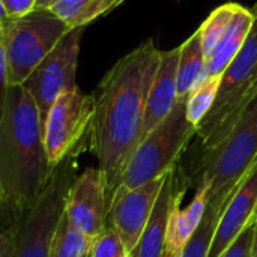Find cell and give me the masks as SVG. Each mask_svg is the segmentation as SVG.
<instances>
[{
  "instance_id": "cell-1",
  "label": "cell",
  "mask_w": 257,
  "mask_h": 257,
  "mask_svg": "<svg viewBox=\"0 0 257 257\" xmlns=\"http://www.w3.org/2000/svg\"><path fill=\"white\" fill-rule=\"evenodd\" d=\"M152 39L119 59L95 89L89 148L104 176L108 200L142 139L148 93L160 63Z\"/></svg>"
},
{
  "instance_id": "cell-2",
  "label": "cell",
  "mask_w": 257,
  "mask_h": 257,
  "mask_svg": "<svg viewBox=\"0 0 257 257\" xmlns=\"http://www.w3.org/2000/svg\"><path fill=\"white\" fill-rule=\"evenodd\" d=\"M53 167L44 146L38 105L23 86H9L0 120V190L3 200L26 209L42 193Z\"/></svg>"
},
{
  "instance_id": "cell-3",
  "label": "cell",
  "mask_w": 257,
  "mask_h": 257,
  "mask_svg": "<svg viewBox=\"0 0 257 257\" xmlns=\"http://www.w3.org/2000/svg\"><path fill=\"white\" fill-rule=\"evenodd\" d=\"M181 164L188 187L206 188V211L221 217L244 176L257 161V95L212 146L199 148Z\"/></svg>"
},
{
  "instance_id": "cell-4",
  "label": "cell",
  "mask_w": 257,
  "mask_h": 257,
  "mask_svg": "<svg viewBox=\"0 0 257 257\" xmlns=\"http://www.w3.org/2000/svg\"><path fill=\"white\" fill-rule=\"evenodd\" d=\"M253 12L251 32L238 56L223 72L215 101L196 128V146L199 148L217 143L257 95V9Z\"/></svg>"
},
{
  "instance_id": "cell-5",
  "label": "cell",
  "mask_w": 257,
  "mask_h": 257,
  "mask_svg": "<svg viewBox=\"0 0 257 257\" xmlns=\"http://www.w3.org/2000/svg\"><path fill=\"white\" fill-rule=\"evenodd\" d=\"M194 137L196 126L187 119L185 99H178L172 111L139 142L122 172L117 188H136L164 176L179 163Z\"/></svg>"
},
{
  "instance_id": "cell-6",
  "label": "cell",
  "mask_w": 257,
  "mask_h": 257,
  "mask_svg": "<svg viewBox=\"0 0 257 257\" xmlns=\"http://www.w3.org/2000/svg\"><path fill=\"white\" fill-rule=\"evenodd\" d=\"M89 145L66 155L53 170L48 184L20 220L12 257H50L53 236L65 212L68 190L75 179L77 160Z\"/></svg>"
},
{
  "instance_id": "cell-7",
  "label": "cell",
  "mask_w": 257,
  "mask_h": 257,
  "mask_svg": "<svg viewBox=\"0 0 257 257\" xmlns=\"http://www.w3.org/2000/svg\"><path fill=\"white\" fill-rule=\"evenodd\" d=\"M68 32V26L48 9H35L21 18L9 20L0 35L8 84H23Z\"/></svg>"
},
{
  "instance_id": "cell-8",
  "label": "cell",
  "mask_w": 257,
  "mask_h": 257,
  "mask_svg": "<svg viewBox=\"0 0 257 257\" xmlns=\"http://www.w3.org/2000/svg\"><path fill=\"white\" fill-rule=\"evenodd\" d=\"M92 116L93 95L81 92L78 86L56 99L44 122V146L53 169L72 151L89 145Z\"/></svg>"
},
{
  "instance_id": "cell-9",
  "label": "cell",
  "mask_w": 257,
  "mask_h": 257,
  "mask_svg": "<svg viewBox=\"0 0 257 257\" xmlns=\"http://www.w3.org/2000/svg\"><path fill=\"white\" fill-rule=\"evenodd\" d=\"M254 12L239 3H224L214 9L199 27L208 77H221L244 47Z\"/></svg>"
},
{
  "instance_id": "cell-10",
  "label": "cell",
  "mask_w": 257,
  "mask_h": 257,
  "mask_svg": "<svg viewBox=\"0 0 257 257\" xmlns=\"http://www.w3.org/2000/svg\"><path fill=\"white\" fill-rule=\"evenodd\" d=\"M83 29L68 32L23 83L38 105L42 125L56 99L63 92L77 87L75 74Z\"/></svg>"
},
{
  "instance_id": "cell-11",
  "label": "cell",
  "mask_w": 257,
  "mask_h": 257,
  "mask_svg": "<svg viewBox=\"0 0 257 257\" xmlns=\"http://www.w3.org/2000/svg\"><path fill=\"white\" fill-rule=\"evenodd\" d=\"M108 193L102 173L98 167H87L72 181L66 200L65 217L81 233L95 238L107 224Z\"/></svg>"
},
{
  "instance_id": "cell-12",
  "label": "cell",
  "mask_w": 257,
  "mask_h": 257,
  "mask_svg": "<svg viewBox=\"0 0 257 257\" xmlns=\"http://www.w3.org/2000/svg\"><path fill=\"white\" fill-rule=\"evenodd\" d=\"M164 178L166 175L130 190L117 188L110 199L107 223L116 230L128 254L142 236Z\"/></svg>"
},
{
  "instance_id": "cell-13",
  "label": "cell",
  "mask_w": 257,
  "mask_h": 257,
  "mask_svg": "<svg viewBox=\"0 0 257 257\" xmlns=\"http://www.w3.org/2000/svg\"><path fill=\"white\" fill-rule=\"evenodd\" d=\"M188 184L182 173L181 164L173 166L164 178L149 220L142 232L139 242L128 257H164V242L167 223L173 205L178 199H184Z\"/></svg>"
},
{
  "instance_id": "cell-14",
  "label": "cell",
  "mask_w": 257,
  "mask_h": 257,
  "mask_svg": "<svg viewBox=\"0 0 257 257\" xmlns=\"http://www.w3.org/2000/svg\"><path fill=\"white\" fill-rule=\"evenodd\" d=\"M257 208V161L226 205L211 242L208 257H220L253 220Z\"/></svg>"
},
{
  "instance_id": "cell-15",
  "label": "cell",
  "mask_w": 257,
  "mask_h": 257,
  "mask_svg": "<svg viewBox=\"0 0 257 257\" xmlns=\"http://www.w3.org/2000/svg\"><path fill=\"white\" fill-rule=\"evenodd\" d=\"M178 59H179V47L160 51V63L148 93L142 139L148 133H151L172 111L175 102L178 101V93H176Z\"/></svg>"
},
{
  "instance_id": "cell-16",
  "label": "cell",
  "mask_w": 257,
  "mask_h": 257,
  "mask_svg": "<svg viewBox=\"0 0 257 257\" xmlns=\"http://www.w3.org/2000/svg\"><path fill=\"white\" fill-rule=\"evenodd\" d=\"M181 203L182 199H178L169 217L164 257H179L185 244L199 227L206 209V188L199 187L193 200L185 209H181Z\"/></svg>"
},
{
  "instance_id": "cell-17",
  "label": "cell",
  "mask_w": 257,
  "mask_h": 257,
  "mask_svg": "<svg viewBox=\"0 0 257 257\" xmlns=\"http://www.w3.org/2000/svg\"><path fill=\"white\" fill-rule=\"evenodd\" d=\"M206 60L202 47V38L196 30L182 45H179L178 74H176V93L178 99L187 96L206 80Z\"/></svg>"
},
{
  "instance_id": "cell-18",
  "label": "cell",
  "mask_w": 257,
  "mask_h": 257,
  "mask_svg": "<svg viewBox=\"0 0 257 257\" xmlns=\"http://www.w3.org/2000/svg\"><path fill=\"white\" fill-rule=\"evenodd\" d=\"M120 3V0H57L48 11L60 18L69 30H74L86 27Z\"/></svg>"
},
{
  "instance_id": "cell-19",
  "label": "cell",
  "mask_w": 257,
  "mask_h": 257,
  "mask_svg": "<svg viewBox=\"0 0 257 257\" xmlns=\"http://www.w3.org/2000/svg\"><path fill=\"white\" fill-rule=\"evenodd\" d=\"M92 241V238L77 230L68 221L63 212L53 236L50 257H87L90 253Z\"/></svg>"
},
{
  "instance_id": "cell-20",
  "label": "cell",
  "mask_w": 257,
  "mask_h": 257,
  "mask_svg": "<svg viewBox=\"0 0 257 257\" xmlns=\"http://www.w3.org/2000/svg\"><path fill=\"white\" fill-rule=\"evenodd\" d=\"M221 77H206L203 83H200L185 99V114L188 122L193 126H199L200 122L205 119L208 111L211 110L218 87H220Z\"/></svg>"
},
{
  "instance_id": "cell-21",
  "label": "cell",
  "mask_w": 257,
  "mask_h": 257,
  "mask_svg": "<svg viewBox=\"0 0 257 257\" xmlns=\"http://www.w3.org/2000/svg\"><path fill=\"white\" fill-rule=\"evenodd\" d=\"M218 220H220L218 215L205 209V215L199 227L196 229L190 241L185 244L179 257H208Z\"/></svg>"
},
{
  "instance_id": "cell-22",
  "label": "cell",
  "mask_w": 257,
  "mask_h": 257,
  "mask_svg": "<svg viewBox=\"0 0 257 257\" xmlns=\"http://www.w3.org/2000/svg\"><path fill=\"white\" fill-rule=\"evenodd\" d=\"M24 209L2 200L0 202V257H12L17 229Z\"/></svg>"
},
{
  "instance_id": "cell-23",
  "label": "cell",
  "mask_w": 257,
  "mask_h": 257,
  "mask_svg": "<svg viewBox=\"0 0 257 257\" xmlns=\"http://www.w3.org/2000/svg\"><path fill=\"white\" fill-rule=\"evenodd\" d=\"M89 257H128V251L116 230L107 223L93 238Z\"/></svg>"
},
{
  "instance_id": "cell-24",
  "label": "cell",
  "mask_w": 257,
  "mask_h": 257,
  "mask_svg": "<svg viewBox=\"0 0 257 257\" xmlns=\"http://www.w3.org/2000/svg\"><path fill=\"white\" fill-rule=\"evenodd\" d=\"M253 235H254V226L251 220L247 224V227L239 233V236L226 248V251L220 257H250L253 247Z\"/></svg>"
},
{
  "instance_id": "cell-25",
  "label": "cell",
  "mask_w": 257,
  "mask_h": 257,
  "mask_svg": "<svg viewBox=\"0 0 257 257\" xmlns=\"http://www.w3.org/2000/svg\"><path fill=\"white\" fill-rule=\"evenodd\" d=\"M9 20L21 18L36 9L35 0H0Z\"/></svg>"
},
{
  "instance_id": "cell-26",
  "label": "cell",
  "mask_w": 257,
  "mask_h": 257,
  "mask_svg": "<svg viewBox=\"0 0 257 257\" xmlns=\"http://www.w3.org/2000/svg\"><path fill=\"white\" fill-rule=\"evenodd\" d=\"M8 75H6V59H5V50L3 42L0 36V120L5 111V102H6V93H8Z\"/></svg>"
},
{
  "instance_id": "cell-27",
  "label": "cell",
  "mask_w": 257,
  "mask_h": 257,
  "mask_svg": "<svg viewBox=\"0 0 257 257\" xmlns=\"http://www.w3.org/2000/svg\"><path fill=\"white\" fill-rule=\"evenodd\" d=\"M253 226H254V235H253V247H251V254L250 257H257V208L253 217Z\"/></svg>"
},
{
  "instance_id": "cell-28",
  "label": "cell",
  "mask_w": 257,
  "mask_h": 257,
  "mask_svg": "<svg viewBox=\"0 0 257 257\" xmlns=\"http://www.w3.org/2000/svg\"><path fill=\"white\" fill-rule=\"evenodd\" d=\"M8 23H9V18H8V15H6V12H5V9H3V5H2V2H0V35L5 32Z\"/></svg>"
},
{
  "instance_id": "cell-29",
  "label": "cell",
  "mask_w": 257,
  "mask_h": 257,
  "mask_svg": "<svg viewBox=\"0 0 257 257\" xmlns=\"http://www.w3.org/2000/svg\"><path fill=\"white\" fill-rule=\"evenodd\" d=\"M57 0H35L36 9H50Z\"/></svg>"
},
{
  "instance_id": "cell-30",
  "label": "cell",
  "mask_w": 257,
  "mask_h": 257,
  "mask_svg": "<svg viewBox=\"0 0 257 257\" xmlns=\"http://www.w3.org/2000/svg\"><path fill=\"white\" fill-rule=\"evenodd\" d=\"M3 200V196H2V190H0V202Z\"/></svg>"
},
{
  "instance_id": "cell-31",
  "label": "cell",
  "mask_w": 257,
  "mask_h": 257,
  "mask_svg": "<svg viewBox=\"0 0 257 257\" xmlns=\"http://www.w3.org/2000/svg\"><path fill=\"white\" fill-rule=\"evenodd\" d=\"M254 9H257V3H256V6H254Z\"/></svg>"
},
{
  "instance_id": "cell-32",
  "label": "cell",
  "mask_w": 257,
  "mask_h": 257,
  "mask_svg": "<svg viewBox=\"0 0 257 257\" xmlns=\"http://www.w3.org/2000/svg\"><path fill=\"white\" fill-rule=\"evenodd\" d=\"M120 2H122V3H123V2H125V0H120Z\"/></svg>"
},
{
  "instance_id": "cell-33",
  "label": "cell",
  "mask_w": 257,
  "mask_h": 257,
  "mask_svg": "<svg viewBox=\"0 0 257 257\" xmlns=\"http://www.w3.org/2000/svg\"><path fill=\"white\" fill-rule=\"evenodd\" d=\"M87 257H89V256H87Z\"/></svg>"
}]
</instances>
